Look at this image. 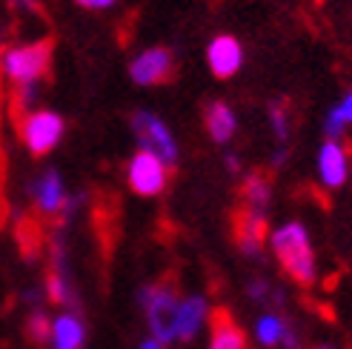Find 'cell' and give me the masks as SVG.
<instances>
[{
  "mask_svg": "<svg viewBox=\"0 0 352 349\" xmlns=\"http://www.w3.org/2000/svg\"><path fill=\"white\" fill-rule=\"evenodd\" d=\"M126 178H129V186H132L135 195L152 198V195H161V192L166 189V183H169V166L161 158H155L152 152L140 149L135 158L129 161Z\"/></svg>",
  "mask_w": 352,
  "mask_h": 349,
  "instance_id": "6",
  "label": "cell"
},
{
  "mask_svg": "<svg viewBox=\"0 0 352 349\" xmlns=\"http://www.w3.org/2000/svg\"><path fill=\"white\" fill-rule=\"evenodd\" d=\"M75 3L83 9H92V12H103V9H112L118 0H75Z\"/></svg>",
  "mask_w": 352,
  "mask_h": 349,
  "instance_id": "23",
  "label": "cell"
},
{
  "mask_svg": "<svg viewBox=\"0 0 352 349\" xmlns=\"http://www.w3.org/2000/svg\"><path fill=\"white\" fill-rule=\"evenodd\" d=\"M270 247L284 269L298 286H312L318 281V260H315V247L304 223L289 221L270 232Z\"/></svg>",
  "mask_w": 352,
  "mask_h": 349,
  "instance_id": "1",
  "label": "cell"
},
{
  "mask_svg": "<svg viewBox=\"0 0 352 349\" xmlns=\"http://www.w3.org/2000/svg\"><path fill=\"white\" fill-rule=\"evenodd\" d=\"M129 75L138 86H161L175 75V58L164 46H152L132 60Z\"/></svg>",
  "mask_w": 352,
  "mask_h": 349,
  "instance_id": "8",
  "label": "cell"
},
{
  "mask_svg": "<svg viewBox=\"0 0 352 349\" xmlns=\"http://www.w3.org/2000/svg\"><path fill=\"white\" fill-rule=\"evenodd\" d=\"M246 295H250L255 304H263V306L284 301V292H278V289L267 281V278H252L250 286H246Z\"/></svg>",
  "mask_w": 352,
  "mask_h": 349,
  "instance_id": "21",
  "label": "cell"
},
{
  "mask_svg": "<svg viewBox=\"0 0 352 349\" xmlns=\"http://www.w3.org/2000/svg\"><path fill=\"white\" fill-rule=\"evenodd\" d=\"M21 135L29 146L32 155H46L58 146V141L63 137V117L49 112V109H38V112H29L21 124Z\"/></svg>",
  "mask_w": 352,
  "mask_h": 349,
  "instance_id": "5",
  "label": "cell"
},
{
  "mask_svg": "<svg viewBox=\"0 0 352 349\" xmlns=\"http://www.w3.org/2000/svg\"><path fill=\"white\" fill-rule=\"evenodd\" d=\"M26 335H29L34 344H46V341H49V335H52V324H49V318H46V312L34 309L32 315L26 318Z\"/></svg>",
  "mask_w": 352,
  "mask_h": 349,
  "instance_id": "22",
  "label": "cell"
},
{
  "mask_svg": "<svg viewBox=\"0 0 352 349\" xmlns=\"http://www.w3.org/2000/svg\"><path fill=\"white\" fill-rule=\"evenodd\" d=\"M52 338L55 349H80L83 346V324L75 315H63L52 326Z\"/></svg>",
  "mask_w": 352,
  "mask_h": 349,
  "instance_id": "18",
  "label": "cell"
},
{
  "mask_svg": "<svg viewBox=\"0 0 352 349\" xmlns=\"http://www.w3.org/2000/svg\"><path fill=\"white\" fill-rule=\"evenodd\" d=\"M346 126H352V89L327 112V117H324V135L332 137V141H341V135H344Z\"/></svg>",
  "mask_w": 352,
  "mask_h": 349,
  "instance_id": "17",
  "label": "cell"
},
{
  "mask_svg": "<svg viewBox=\"0 0 352 349\" xmlns=\"http://www.w3.org/2000/svg\"><path fill=\"white\" fill-rule=\"evenodd\" d=\"M287 329H289V324L280 318L278 312H267V315H261L258 324H255V338H258L261 346L272 349V346H280V341H284V335H287Z\"/></svg>",
  "mask_w": 352,
  "mask_h": 349,
  "instance_id": "19",
  "label": "cell"
},
{
  "mask_svg": "<svg viewBox=\"0 0 352 349\" xmlns=\"http://www.w3.org/2000/svg\"><path fill=\"white\" fill-rule=\"evenodd\" d=\"M14 6H23V9H34V0H12Z\"/></svg>",
  "mask_w": 352,
  "mask_h": 349,
  "instance_id": "25",
  "label": "cell"
},
{
  "mask_svg": "<svg viewBox=\"0 0 352 349\" xmlns=\"http://www.w3.org/2000/svg\"><path fill=\"white\" fill-rule=\"evenodd\" d=\"M32 195H34V206L43 218H55L58 212H63L66 206V192H63V181L55 169H46L38 181L32 186Z\"/></svg>",
  "mask_w": 352,
  "mask_h": 349,
  "instance_id": "11",
  "label": "cell"
},
{
  "mask_svg": "<svg viewBox=\"0 0 352 349\" xmlns=\"http://www.w3.org/2000/svg\"><path fill=\"white\" fill-rule=\"evenodd\" d=\"M226 169H230V172H238V169H241L238 155H226Z\"/></svg>",
  "mask_w": 352,
  "mask_h": 349,
  "instance_id": "24",
  "label": "cell"
},
{
  "mask_svg": "<svg viewBox=\"0 0 352 349\" xmlns=\"http://www.w3.org/2000/svg\"><path fill=\"white\" fill-rule=\"evenodd\" d=\"M204 120H206V132L215 144H230L238 132V115L230 103H223V100L209 103L204 112Z\"/></svg>",
  "mask_w": 352,
  "mask_h": 349,
  "instance_id": "12",
  "label": "cell"
},
{
  "mask_svg": "<svg viewBox=\"0 0 352 349\" xmlns=\"http://www.w3.org/2000/svg\"><path fill=\"white\" fill-rule=\"evenodd\" d=\"M17 240H21L23 258L34 260L46 247V226L34 218H21L17 221Z\"/></svg>",
  "mask_w": 352,
  "mask_h": 349,
  "instance_id": "16",
  "label": "cell"
},
{
  "mask_svg": "<svg viewBox=\"0 0 352 349\" xmlns=\"http://www.w3.org/2000/svg\"><path fill=\"white\" fill-rule=\"evenodd\" d=\"M315 349H336V346H332V344H321V346H315Z\"/></svg>",
  "mask_w": 352,
  "mask_h": 349,
  "instance_id": "27",
  "label": "cell"
},
{
  "mask_svg": "<svg viewBox=\"0 0 352 349\" xmlns=\"http://www.w3.org/2000/svg\"><path fill=\"white\" fill-rule=\"evenodd\" d=\"M209 318V304L201 295H189V298L181 301V309H178V341H192L198 333L204 321Z\"/></svg>",
  "mask_w": 352,
  "mask_h": 349,
  "instance_id": "14",
  "label": "cell"
},
{
  "mask_svg": "<svg viewBox=\"0 0 352 349\" xmlns=\"http://www.w3.org/2000/svg\"><path fill=\"white\" fill-rule=\"evenodd\" d=\"M49 66H52V41L9 46L0 55V69L14 86H29L43 80L49 75Z\"/></svg>",
  "mask_w": 352,
  "mask_h": 349,
  "instance_id": "3",
  "label": "cell"
},
{
  "mask_svg": "<svg viewBox=\"0 0 352 349\" xmlns=\"http://www.w3.org/2000/svg\"><path fill=\"white\" fill-rule=\"evenodd\" d=\"M209 349H246V333L235 324V318L226 309L212 312V338Z\"/></svg>",
  "mask_w": 352,
  "mask_h": 349,
  "instance_id": "13",
  "label": "cell"
},
{
  "mask_svg": "<svg viewBox=\"0 0 352 349\" xmlns=\"http://www.w3.org/2000/svg\"><path fill=\"white\" fill-rule=\"evenodd\" d=\"M318 181L324 189L336 192L349 181V152L341 141H327L318 149Z\"/></svg>",
  "mask_w": 352,
  "mask_h": 349,
  "instance_id": "9",
  "label": "cell"
},
{
  "mask_svg": "<svg viewBox=\"0 0 352 349\" xmlns=\"http://www.w3.org/2000/svg\"><path fill=\"white\" fill-rule=\"evenodd\" d=\"M241 201L246 209H255V212H267L270 201H272V181L263 172H252L246 174L241 183Z\"/></svg>",
  "mask_w": 352,
  "mask_h": 349,
  "instance_id": "15",
  "label": "cell"
},
{
  "mask_svg": "<svg viewBox=\"0 0 352 349\" xmlns=\"http://www.w3.org/2000/svg\"><path fill=\"white\" fill-rule=\"evenodd\" d=\"M140 349H164V344H161V341H146Z\"/></svg>",
  "mask_w": 352,
  "mask_h": 349,
  "instance_id": "26",
  "label": "cell"
},
{
  "mask_svg": "<svg viewBox=\"0 0 352 349\" xmlns=\"http://www.w3.org/2000/svg\"><path fill=\"white\" fill-rule=\"evenodd\" d=\"M270 124H272V135L278 146H287L289 141V109L284 100H272L270 103Z\"/></svg>",
  "mask_w": 352,
  "mask_h": 349,
  "instance_id": "20",
  "label": "cell"
},
{
  "mask_svg": "<svg viewBox=\"0 0 352 349\" xmlns=\"http://www.w3.org/2000/svg\"><path fill=\"white\" fill-rule=\"evenodd\" d=\"M206 63L209 69H212V75L221 78V80H230L241 72L243 66V46L238 38H232V34H218V38H212V43H209L206 49Z\"/></svg>",
  "mask_w": 352,
  "mask_h": 349,
  "instance_id": "10",
  "label": "cell"
},
{
  "mask_svg": "<svg viewBox=\"0 0 352 349\" xmlns=\"http://www.w3.org/2000/svg\"><path fill=\"white\" fill-rule=\"evenodd\" d=\"M232 235L235 243L243 255L258 258L263 243L270 240V223H267V212H255V209L241 206L232 215Z\"/></svg>",
  "mask_w": 352,
  "mask_h": 349,
  "instance_id": "7",
  "label": "cell"
},
{
  "mask_svg": "<svg viewBox=\"0 0 352 349\" xmlns=\"http://www.w3.org/2000/svg\"><path fill=\"white\" fill-rule=\"evenodd\" d=\"M132 132L138 137V144L144 146V152H152L155 158H161L169 169L178 164V144L169 132V126L164 124L157 115L140 109L132 115Z\"/></svg>",
  "mask_w": 352,
  "mask_h": 349,
  "instance_id": "4",
  "label": "cell"
},
{
  "mask_svg": "<svg viewBox=\"0 0 352 349\" xmlns=\"http://www.w3.org/2000/svg\"><path fill=\"white\" fill-rule=\"evenodd\" d=\"M140 306L146 309L149 329L155 333V341L172 344L178 341V309H181V295L172 281H161L140 289Z\"/></svg>",
  "mask_w": 352,
  "mask_h": 349,
  "instance_id": "2",
  "label": "cell"
}]
</instances>
